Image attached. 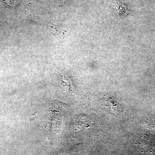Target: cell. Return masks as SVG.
<instances>
[{"mask_svg": "<svg viewBox=\"0 0 155 155\" xmlns=\"http://www.w3.org/2000/svg\"><path fill=\"white\" fill-rule=\"evenodd\" d=\"M137 145L142 153H152L155 150V135L146 134L138 140Z\"/></svg>", "mask_w": 155, "mask_h": 155, "instance_id": "6da1fadb", "label": "cell"}, {"mask_svg": "<svg viewBox=\"0 0 155 155\" xmlns=\"http://www.w3.org/2000/svg\"><path fill=\"white\" fill-rule=\"evenodd\" d=\"M115 101L111 97L106 100L105 107L110 112H113L114 113H121L122 111V107L120 104H117Z\"/></svg>", "mask_w": 155, "mask_h": 155, "instance_id": "7a4b0ae2", "label": "cell"}, {"mask_svg": "<svg viewBox=\"0 0 155 155\" xmlns=\"http://www.w3.org/2000/svg\"><path fill=\"white\" fill-rule=\"evenodd\" d=\"M116 7L117 11L120 13L121 15L122 14H125L127 12L125 10V7L122 4L116 3Z\"/></svg>", "mask_w": 155, "mask_h": 155, "instance_id": "3957f363", "label": "cell"}, {"mask_svg": "<svg viewBox=\"0 0 155 155\" xmlns=\"http://www.w3.org/2000/svg\"><path fill=\"white\" fill-rule=\"evenodd\" d=\"M4 3L9 7H12L15 5L14 0H3Z\"/></svg>", "mask_w": 155, "mask_h": 155, "instance_id": "277c9868", "label": "cell"}, {"mask_svg": "<svg viewBox=\"0 0 155 155\" xmlns=\"http://www.w3.org/2000/svg\"><path fill=\"white\" fill-rule=\"evenodd\" d=\"M55 2L58 3V4H64L66 2V0H54Z\"/></svg>", "mask_w": 155, "mask_h": 155, "instance_id": "5b68a950", "label": "cell"}]
</instances>
